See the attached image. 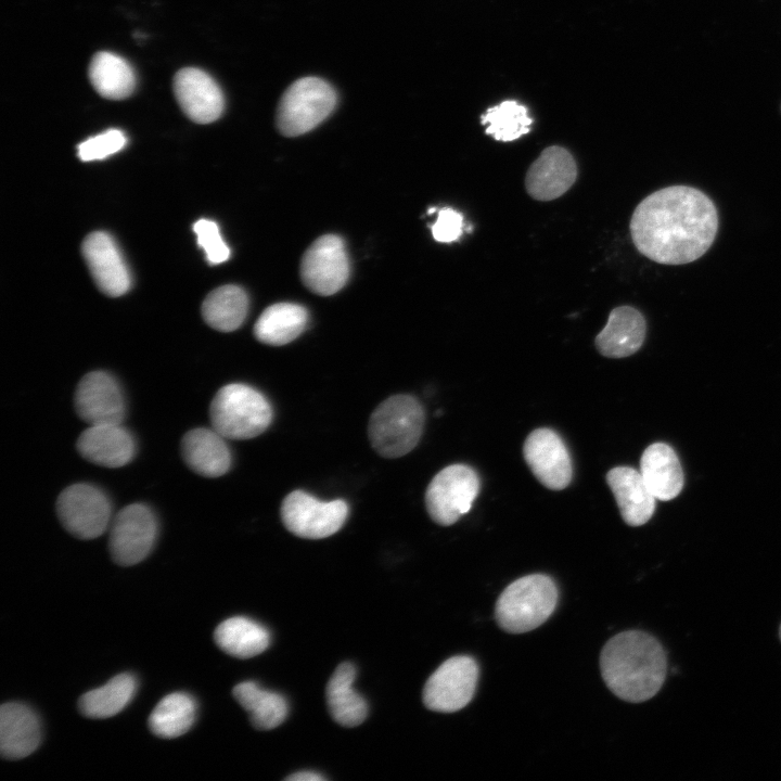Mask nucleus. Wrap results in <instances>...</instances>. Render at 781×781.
Returning a JSON list of instances; mask_svg holds the SVG:
<instances>
[{
    "label": "nucleus",
    "mask_w": 781,
    "mask_h": 781,
    "mask_svg": "<svg viewBox=\"0 0 781 781\" xmlns=\"http://www.w3.org/2000/svg\"><path fill=\"white\" fill-rule=\"evenodd\" d=\"M558 588L552 578L532 574L511 582L499 596L495 616L500 628L524 633L542 625L554 612Z\"/></svg>",
    "instance_id": "obj_4"
},
{
    "label": "nucleus",
    "mask_w": 781,
    "mask_h": 781,
    "mask_svg": "<svg viewBox=\"0 0 781 781\" xmlns=\"http://www.w3.org/2000/svg\"><path fill=\"white\" fill-rule=\"evenodd\" d=\"M196 702L188 693L175 692L159 701L149 717L150 730L158 738L174 739L187 733L196 717Z\"/></svg>",
    "instance_id": "obj_31"
},
{
    "label": "nucleus",
    "mask_w": 781,
    "mask_h": 781,
    "mask_svg": "<svg viewBox=\"0 0 781 781\" xmlns=\"http://www.w3.org/2000/svg\"><path fill=\"white\" fill-rule=\"evenodd\" d=\"M336 103V91L328 81L302 77L289 86L279 101L277 128L285 137L304 135L327 119Z\"/></svg>",
    "instance_id": "obj_6"
},
{
    "label": "nucleus",
    "mask_w": 781,
    "mask_h": 781,
    "mask_svg": "<svg viewBox=\"0 0 781 781\" xmlns=\"http://www.w3.org/2000/svg\"><path fill=\"white\" fill-rule=\"evenodd\" d=\"M74 404L78 417L89 425L121 424L126 413L119 383L104 371L87 373L79 381Z\"/></svg>",
    "instance_id": "obj_13"
},
{
    "label": "nucleus",
    "mask_w": 781,
    "mask_h": 781,
    "mask_svg": "<svg viewBox=\"0 0 781 781\" xmlns=\"http://www.w3.org/2000/svg\"><path fill=\"white\" fill-rule=\"evenodd\" d=\"M524 459L535 477L547 488L561 490L572 481L569 452L558 433L537 428L525 439Z\"/></svg>",
    "instance_id": "obj_14"
},
{
    "label": "nucleus",
    "mask_w": 781,
    "mask_h": 781,
    "mask_svg": "<svg viewBox=\"0 0 781 781\" xmlns=\"http://www.w3.org/2000/svg\"><path fill=\"white\" fill-rule=\"evenodd\" d=\"M41 741V726L36 713L25 704L4 703L0 708V753L15 760L27 757Z\"/></svg>",
    "instance_id": "obj_19"
},
{
    "label": "nucleus",
    "mask_w": 781,
    "mask_h": 781,
    "mask_svg": "<svg viewBox=\"0 0 781 781\" xmlns=\"http://www.w3.org/2000/svg\"><path fill=\"white\" fill-rule=\"evenodd\" d=\"M157 521L143 503L121 509L110 525L108 549L115 563L123 566L143 561L152 551L157 537Z\"/></svg>",
    "instance_id": "obj_10"
},
{
    "label": "nucleus",
    "mask_w": 781,
    "mask_h": 781,
    "mask_svg": "<svg viewBox=\"0 0 781 781\" xmlns=\"http://www.w3.org/2000/svg\"><path fill=\"white\" fill-rule=\"evenodd\" d=\"M600 669L605 684L617 697L639 703L661 690L667 674V657L653 636L628 630L605 643Z\"/></svg>",
    "instance_id": "obj_2"
},
{
    "label": "nucleus",
    "mask_w": 781,
    "mask_h": 781,
    "mask_svg": "<svg viewBox=\"0 0 781 781\" xmlns=\"http://www.w3.org/2000/svg\"><path fill=\"white\" fill-rule=\"evenodd\" d=\"M577 179L573 155L559 145L546 148L529 166L525 177L527 193L538 201L562 196Z\"/></svg>",
    "instance_id": "obj_15"
},
{
    "label": "nucleus",
    "mask_w": 781,
    "mask_h": 781,
    "mask_svg": "<svg viewBox=\"0 0 781 781\" xmlns=\"http://www.w3.org/2000/svg\"><path fill=\"white\" fill-rule=\"evenodd\" d=\"M77 450L91 463L105 468H120L136 453L132 435L120 424L90 425L77 439Z\"/></svg>",
    "instance_id": "obj_18"
},
{
    "label": "nucleus",
    "mask_w": 781,
    "mask_h": 781,
    "mask_svg": "<svg viewBox=\"0 0 781 781\" xmlns=\"http://www.w3.org/2000/svg\"><path fill=\"white\" fill-rule=\"evenodd\" d=\"M646 333L643 315L631 306L614 308L605 327L596 337V347L604 357L624 358L640 349Z\"/></svg>",
    "instance_id": "obj_21"
},
{
    "label": "nucleus",
    "mask_w": 781,
    "mask_h": 781,
    "mask_svg": "<svg viewBox=\"0 0 781 781\" xmlns=\"http://www.w3.org/2000/svg\"><path fill=\"white\" fill-rule=\"evenodd\" d=\"M127 143L125 133L118 129L91 137L78 145V156L84 162L99 161L117 153Z\"/></svg>",
    "instance_id": "obj_33"
},
{
    "label": "nucleus",
    "mask_w": 781,
    "mask_h": 781,
    "mask_svg": "<svg viewBox=\"0 0 781 781\" xmlns=\"http://www.w3.org/2000/svg\"><path fill=\"white\" fill-rule=\"evenodd\" d=\"M226 438L214 428H194L181 441L185 464L204 477H219L231 466V452Z\"/></svg>",
    "instance_id": "obj_22"
},
{
    "label": "nucleus",
    "mask_w": 781,
    "mask_h": 781,
    "mask_svg": "<svg viewBox=\"0 0 781 781\" xmlns=\"http://www.w3.org/2000/svg\"><path fill=\"white\" fill-rule=\"evenodd\" d=\"M82 255L98 287L108 296L125 294L131 278L123 255L106 232L90 233L81 246Z\"/></svg>",
    "instance_id": "obj_16"
},
{
    "label": "nucleus",
    "mask_w": 781,
    "mask_h": 781,
    "mask_svg": "<svg viewBox=\"0 0 781 781\" xmlns=\"http://www.w3.org/2000/svg\"><path fill=\"white\" fill-rule=\"evenodd\" d=\"M307 322L305 307L293 303L273 304L257 319L254 334L264 344L281 346L298 337Z\"/></svg>",
    "instance_id": "obj_26"
},
{
    "label": "nucleus",
    "mask_w": 781,
    "mask_h": 781,
    "mask_svg": "<svg viewBox=\"0 0 781 781\" xmlns=\"http://www.w3.org/2000/svg\"><path fill=\"white\" fill-rule=\"evenodd\" d=\"M248 311V297L238 285H223L210 292L202 305L204 320L213 329L231 332L241 327Z\"/></svg>",
    "instance_id": "obj_30"
},
{
    "label": "nucleus",
    "mask_w": 781,
    "mask_h": 781,
    "mask_svg": "<svg viewBox=\"0 0 781 781\" xmlns=\"http://www.w3.org/2000/svg\"><path fill=\"white\" fill-rule=\"evenodd\" d=\"M233 697L248 713L251 722L259 730H271L286 718L289 705L277 692L265 690L254 681H243L233 688Z\"/></svg>",
    "instance_id": "obj_27"
},
{
    "label": "nucleus",
    "mask_w": 781,
    "mask_h": 781,
    "mask_svg": "<svg viewBox=\"0 0 781 781\" xmlns=\"http://www.w3.org/2000/svg\"><path fill=\"white\" fill-rule=\"evenodd\" d=\"M61 524L79 539L101 536L112 522V505L98 487L79 483L66 487L56 500Z\"/></svg>",
    "instance_id": "obj_9"
},
{
    "label": "nucleus",
    "mask_w": 781,
    "mask_h": 781,
    "mask_svg": "<svg viewBox=\"0 0 781 781\" xmlns=\"http://www.w3.org/2000/svg\"><path fill=\"white\" fill-rule=\"evenodd\" d=\"M779 632H780V639H781V625H780V631H779Z\"/></svg>",
    "instance_id": "obj_37"
},
{
    "label": "nucleus",
    "mask_w": 781,
    "mask_h": 781,
    "mask_svg": "<svg viewBox=\"0 0 781 781\" xmlns=\"http://www.w3.org/2000/svg\"><path fill=\"white\" fill-rule=\"evenodd\" d=\"M479 486V477L471 466H446L433 477L425 492V505L431 518L441 526L454 524L470 511Z\"/></svg>",
    "instance_id": "obj_7"
},
{
    "label": "nucleus",
    "mask_w": 781,
    "mask_h": 781,
    "mask_svg": "<svg viewBox=\"0 0 781 781\" xmlns=\"http://www.w3.org/2000/svg\"><path fill=\"white\" fill-rule=\"evenodd\" d=\"M272 415L267 398L254 387L241 383L221 387L209 407L213 428L228 439H251L263 434Z\"/></svg>",
    "instance_id": "obj_5"
},
{
    "label": "nucleus",
    "mask_w": 781,
    "mask_h": 781,
    "mask_svg": "<svg viewBox=\"0 0 781 781\" xmlns=\"http://www.w3.org/2000/svg\"><path fill=\"white\" fill-rule=\"evenodd\" d=\"M280 511L285 528L293 535L321 539L342 528L349 509L342 499L321 501L306 491L294 490L283 499Z\"/></svg>",
    "instance_id": "obj_8"
},
{
    "label": "nucleus",
    "mask_w": 781,
    "mask_h": 781,
    "mask_svg": "<svg viewBox=\"0 0 781 781\" xmlns=\"http://www.w3.org/2000/svg\"><path fill=\"white\" fill-rule=\"evenodd\" d=\"M284 780L287 781H324L327 780L323 776L315 771H298L286 777Z\"/></svg>",
    "instance_id": "obj_36"
},
{
    "label": "nucleus",
    "mask_w": 781,
    "mask_h": 781,
    "mask_svg": "<svg viewBox=\"0 0 781 781\" xmlns=\"http://www.w3.org/2000/svg\"><path fill=\"white\" fill-rule=\"evenodd\" d=\"M606 482L626 524L641 526L652 517L656 498L640 471L630 466H616L607 472Z\"/></svg>",
    "instance_id": "obj_20"
},
{
    "label": "nucleus",
    "mask_w": 781,
    "mask_h": 781,
    "mask_svg": "<svg viewBox=\"0 0 781 781\" xmlns=\"http://www.w3.org/2000/svg\"><path fill=\"white\" fill-rule=\"evenodd\" d=\"M718 226V212L708 195L693 187L670 185L638 204L629 229L636 248L646 258L684 265L709 249Z\"/></svg>",
    "instance_id": "obj_1"
},
{
    "label": "nucleus",
    "mask_w": 781,
    "mask_h": 781,
    "mask_svg": "<svg viewBox=\"0 0 781 781\" xmlns=\"http://www.w3.org/2000/svg\"><path fill=\"white\" fill-rule=\"evenodd\" d=\"M137 691V680L130 674L113 677L106 684L91 690L79 699L80 713L93 719L112 717L121 712Z\"/></svg>",
    "instance_id": "obj_29"
},
{
    "label": "nucleus",
    "mask_w": 781,
    "mask_h": 781,
    "mask_svg": "<svg viewBox=\"0 0 781 781\" xmlns=\"http://www.w3.org/2000/svg\"><path fill=\"white\" fill-rule=\"evenodd\" d=\"M640 473L654 497L676 498L683 487V472L674 449L664 443L650 445L642 453Z\"/></svg>",
    "instance_id": "obj_23"
},
{
    "label": "nucleus",
    "mask_w": 781,
    "mask_h": 781,
    "mask_svg": "<svg viewBox=\"0 0 781 781\" xmlns=\"http://www.w3.org/2000/svg\"><path fill=\"white\" fill-rule=\"evenodd\" d=\"M424 410L411 395H394L372 412L368 436L382 457L395 459L409 453L419 443L424 427Z\"/></svg>",
    "instance_id": "obj_3"
},
{
    "label": "nucleus",
    "mask_w": 781,
    "mask_h": 781,
    "mask_svg": "<svg viewBox=\"0 0 781 781\" xmlns=\"http://www.w3.org/2000/svg\"><path fill=\"white\" fill-rule=\"evenodd\" d=\"M463 217L452 208L439 210L437 220L432 226L433 238L437 242L450 243L462 234Z\"/></svg>",
    "instance_id": "obj_35"
},
{
    "label": "nucleus",
    "mask_w": 781,
    "mask_h": 781,
    "mask_svg": "<svg viewBox=\"0 0 781 781\" xmlns=\"http://www.w3.org/2000/svg\"><path fill=\"white\" fill-rule=\"evenodd\" d=\"M527 108L516 101H503L486 111L481 123L487 125L485 132L498 141H513L530 130L533 119Z\"/></svg>",
    "instance_id": "obj_32"
},
{
    "label": "nucleus",
    "mask_w": 781,
    "mask_h": 781,
    "mask_svg": "<svg viewBox=\"0 0 781 781\" xmlns=\"http://www.w3.org/2000/svg\"><path fill=\"white\" fill-rule=\"evenodd\" d=\"M356 667L344 662L332 674L325 690L327 703L332 718L344 727H356L368 715V703L354 688Z\"/></svg>",
    "instance_id": "obj_24"
},
{
    "label": "nucleus",
    "mask_w": 781,
    "mask_h": 781,
    "mask_svg": "<svg viewBox=\"0 0 781 781\" xmlns=\"http://www.w3.org/2000/svg\"><path fill=\"white\" fill-rule=\"evenodd\" d=\"M478 680V666L466 655L445 661L427 679L423 689V703L434 712L453 713L472 700Z\"/></svg>",
    "instance_id": "obj_11"
},
{
    "label": "nucleus",
    "mask_w": 781,
    "mask_h": 781,
    "mask_svg": "<svg viewBox=\"0 0 781 781\" xmlns=\"http://www.w3.org/2000/svg\"><path fill=\"white\" fill-rule=\"evenodd\" d=\"M89 79L94 90L110 100H123L136 87L132 67L123 57L110 52H99L92 57Z\"/></svg>",
    "instance_id": "obj_28"
},
{
    "label": "nucleus",
    "mask_w": 781,
    "mask_h": 781,
    "mask_svg": "<svg viewBox=\"0 0 781 781\" xmlns=\"http://www.w3.org/2000/svg\"><path fill=\"white\" fill-rule=\"evenodd\" d=\"M349 261L343 240L334 234L317 239L300 263L303 283L313 293L328 296L347 282Z\"/></svg>",
    "instance_id": "obj_12"
},
{
    "label": "nucleus",
    "mask_w": 781,
    "mask_h": 781,
    "mask_svg": "<svg viewBox=\"0 0 781 781\" xmlns=\"http://www.w3.org/2000/svg\"><path fill=\"white\" fill-rule=\"evenodd\" d=\"M174 91L183 113L197 124L218 119L225 107L223 93L204 71L185 67L174 78Z\"/></svg>",
    "instance_id": "obj_17"
},
{
    "label": "nucleus",
    "mask_w": 781,
    "mask_h": 781,
    "mask_svg": "<svg viewBox=\"0 0 781 781\" xmlns=\"http://www.w3.org/2000/svg\"><path fill=\"white\" fill-rule=\"evenodd\" d=\"M214 639L225 653L238 658H249L263 653L271 641L266 627L243 616L230 617L220 623Z\"/></svg>",
    "instance_id": "obj_25"
},
{
    "label": "nucleus",
    "mask_w": 781,
    "mask_h": 781,
    "mask_svg": "<svg viewBox=\"0 0 781 781\" xmlns=\"http://www.w3.org/2000/svg\"><path fill=\"white\" fill-rule=\"evenodd\" d=\"M193 231L210 265H218L228 260L230 249L222 240L219 227L215 221L200 219L193 225Z\"/></svg>",
    "instance_id": "obj_34"
}]
</instances>
